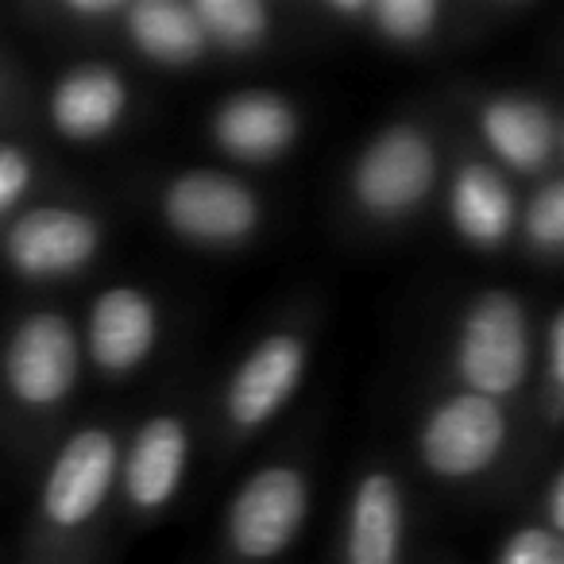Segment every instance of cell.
I'll return each instance as SVG.
<instances>
[{"mask_svg":"<svg viewBox=\"0 0 564 564\" xmlns=\"http://www.w3.org/2000/svg\"><path fill=\"white\" fill-rule=\"evenodd\" d=\"M28 178H32L28 159L12 148H0V209H9V205L24 194Z\"/></svg>","mask_w":564,"mask_h":564,"instance_id":"7402d4cb","label":"cell"},{"mask_svg":"<svg viewBox=\"0 0 564 564\" xmlns=\"http://www.w3.org/2000/svg\"><path fill=\"white\" fill-rule=\"evenodd\" d=\"M155 340V314L151 302L135 291H109L94 306L89 322V348L94 360L109 371H128L148 356Z\"/></svg>","mask_w":564,"mask_h":564,"instance_id":"30bf717a","label":"cell"},{"mask_svg":"<svg viewBox=\"0 0 564 564\" xmlns=\"http://www.w3.org/2000/svg\"><path fill=\"white\" fill-rule=\"evenodd\" d=\"M499 564H564V545L549 530H522L502 549Z\"/></svg>","mask_w":564,"mask_h":564,"instance_id":"44dd1931","label":"cell"},{"mask_svg":"<svg viewBox=\"0 0 564 564\" xmlns=\"http://www.w3.org/2000/svg\"><path fill=\"white\" fill-rule=\"evenodd\" d=\"M530 236L545 248H564V182H553L530 205Z\"/></svg>","mask_w":564,"mask_h":564,"instance_id":"ffe728a7","label":"cell"},{"mask_svg":"<svg viewBox=\"0 0 564 564\" xmlns=\"http://www.w3.org/2000/svg\"><path fill=\"white\" fill-rule=\"evenodd\" d=\"M194 17L202 20L205 32H213L228 47H248L267 28V12L256 0H197Z\"/></svg>","mask_w":564,"mask_h":564,"instance_id":"ac0fdd59","label":"cell"},{"mask_svg":"<svg viewBox=\"0 0 564 564\" xmlns=\"http://www.w3.org/2000/svg\"><path fill=\"white\" fill-rule=\"evenodd\" d=\"M487 140L499 151L507 163L533 171V166L545 163L549 148H553V124L538 105L525 101H499L487 109L484 117Z\"/></svg>","mask_w":564,"mask_h":564,"instance_id":"e0dca14e","label":"cell"},{"mask_svg":"<svg viewBox=\"0 0 564 564\" xmlns=\"http://www.w3.org/2000/svg\"><path fill=\"white\" fill-rule=\"evenodd\" d=\"M124 109V86L109 70H78L58 86L55 94V120L66 135H89L112 128V120Z\"/></svg>","mask_w":564,"mask_h":564,"instance_id":"5bb4252c","label":"cell"},{"mask_svg":"<svg viewBox=\"0 0 564 564\" xmlns=\"http://www.w3.org/2000/svg\"><path fill=\"white\" fill-rule=\"evenodd\" d=\"M502 445V414L484 394H464L441 406L425 425V460L441 476H471L487 468Z\"/></svg>","mask_w":564,"mask_h":564,"instance_id":"3957f363","label":"cell"},{"mask_svg":"<svg viewBox=\"0 0 564 564\" xmlns=\"http://www.w3.org/2000/svg\"><path fill=\"white\" fill-rule=\"evenodd\" d=\"M97 248V232L82 213L35 209L12 228V263L28 274H63L82 267Z\"/></svg>","mask_w":564,"mask_h":564,"instance_id":"ba28073f","label":"cell"},{"mask_svg":"<svg viewBox=\"0 0 564 564\" xmlns=\"http://www.w3.org/2000/svg\"><path fill=\"white\" fill-rule=\"evenodd\" d=\"M186 464V433L171 417H159L135 437L132 460H128V495L140 507H159L174 495Z\"/></svg>","mask_w":564,"mask_h":564,"instance_id":"7c38bea8","label":"cell"},{"mask_svg":"<svg viewBox=\"0 0 564 564\" xmlns=\"http://www.w3.org/2000/svg\"><path fill=\"white\" fill-rule=\"evenodd\" d=\"M430 182L433 151L410 128H394L383 140L371 143V151L360 163V174H356V189H360L364 205L379 213H399L406 205L422 202Z\"/></svg>","mask_w":564,"mask_h":564,"instance_id":"5b68a950","label":"cell"},{"mask_svg":"<svg viewBox=\"0 0 564 564\" xmlns=\"http://www.w3.org/2000/svg\"><path fill=\"white\" fill-rule=\"evenodd\" d=\"M376 20L394 40H417L437 20V4L433 0H383L376 4Z\"/></svg>","mask_w":564,"mask_h":564,"instance_id":"d6986e66","label":"cell"},{"mask_svg":"<svg viewBox=\"0 0 564 564\" xmlns=\"http://www.w3.org/2000/svg\"><path fill=\"white\" fill-rule=\"evenodd\" d=\"M402 507L387 476H368L356 491L348 564H399Z\"/></svg>","mask_w":564,"mask_h":564,"instance_id":"8fae6325","label":"cell"},{"mask_svg":"<svg viewBox=\"0 0 564 564\" xmlns=\"http://www.w3.org/2000/svg\"><path fill=\"white\" fill-rule=\"evenodd\" d=\"M302 376V345L291 337H271L240 368L228 394V410L240 425H259L291 399Z\"/></svg>","mask_w":564,"mask_h":564,"instance_id":"9c48e42d","label":"cell"},{"mask_svg":"<svg viewBox=\"0 0 564 564\" xmlns=\"http://www.w3.org/2000/svg\"><path fill=\"white\" fill-rule=\"evenodd\" d=\"M460 368L484 399L514 391L525 371V322L514 299L487 294L476 302L464 325Z\"/></svg>","mask_w":564,"mask_h":564,"instance_id":"6da1fadb","label":"cell"},{"mask_svg":"<svg viewBox=\"0 0 564 564\" xmlns=\"http://www.w3.org/2000/svg\"><path fill=\"white\" fill-rule=\"evenodd\" d=\"M453 217H456V228H460L468 240H476V243L502 240L510 228V217H514V205H510V194L499 182V174L487 171V166H468V171L456 178Z\"/></svg>","mask_w":564,"mask_h":564,"instance_id":"2e32d148","label":"cell"},{"mask_svg":"<svg viewBox=\"0 0 564 564\" xmlns=\"http://www.w3.org/2000/svg\"><path fill=\"white\" fill-rule=\"evenodd\" d=\"M174 228L197 240H236L256 225V202L232 178L220 174H186L166 197Z\"/></svg>","mask_w":564,"mask_h":564,"instance_id":"52a82bcc","label":"cell"},{"mask_svg":"<svg viewBox=\"0 0 564 564\" xmlns=\"http://www.w3.org/2000/svg\"><path fill=\"white\" fill-rule=\"evenodd\" d=\"M306 518V484L291 468H267L232 507V541L243 556H271L299 533Z\"/></svg>","mask_w":564,"mask_h":564,"instance_id":"7a4b0ae2","label":"cell"},{"mask_svg":"<svg viewBox=\"0 0 564 564\" xmlns=\"http://www.w3.org/2000/svg\"><path fill=\"white\" fill-rule=\"evenodd\" d=\"M294 135V117L282 101L267 94H248L225 105L217 120V140L232 155L243 159H267L279 148H286Z\"/></svg>","mask_w":564,"mask_h":564,"instance_id":"4fadbf2b","label":"cell"},{"mask_svg":"<svg viewBox=\"0 0 564 564\" xmlns=\"http://www.w3.org/2000/svg\"><path fill=\"white\" fill-rule=\"evenodd\" d=\"M120 9V0H74V12H112Z\"/></svg>","mask_w":564,"mask_h":564,"instance_id":"cb8c5ba5","label":"cell"},{"mask_svg":"<svg viewBox=\"0 0 564 564\" xmlns=\"http://www.w3.org/2000/svg\"><path fill=\"white\" fill-rule=\"evenodd\" d=\"M553 371H556V379L564 383V314L553 322Z\"/></svg>","mask_w":564,"mask_h":564,"instance_id":"603a6c76","label":"cell"},{"mask_svg":"<svg viewBox=\"0 0 564 564\" xmlns=\"http://www.w3.org/2000/svg\"><path fill=\"white\" fill-rule=\"evenodd\" d=\"M117 468V445L109 433L86 430L63 448L47 479V514L58 525H78L101 507Z\"/></svg>","mask_w":564,"mask_h":564,"instance_id":"8992f818","label":"cell"},{"mask_svg":"<svg viewBox=\"0 0 564 564\" xmlns=\"http://www.w3.org/2000/svg\"><path fill=\"white\" fill-rule=\"evenodd\" d=\"M553 522L564 530V476H561V484L553 487Z\"/></svg>","mask_w":564,"mask_h":564,"instance_id":"d4e9b609","label":"cell"},{"mask_svg":"<svg viewBox=\"0 0 564 564\" xmlns=\"http://www.w3.org/2000/svg\"><path fill=\"white\" fill-rule=\"evenodd\" d=\"M333 9H340V12H364V4H360V0H337Z\"/></svg>","mask_w":564,"mask_h":564,"instance_id":"484cf974","label":"cell"},{"mask_svg":"<svg viewBox=\"0 0 564 564\" xmlns=\"http://www.w3.org/2000/svg\"><path fill=\"white\" fill-rule=\"evenodd\" d=\"M78 376V348L63 317L40 314L20 325L9 348V383L24 402H55L74 387Z\"/></svg>","mask_w":564,"mask_h":564,"instance_id":"277c9868","label":"cell"},{"mask_svg":"<svg viewBox=\"0 0 564 564\" xmlns=\"http://www.w3.org/2000/svg\"><path fill=\"white\" fill-rule=\"evenodd\" d=\"M128 20H132L135 43L163 63H189L205 43V28L194 9L174 0H140Z\"/></svg>","mask_w":564,"mask_h":564,"instance_id":"9a60e30c","label":"cell"}]
</instances>
